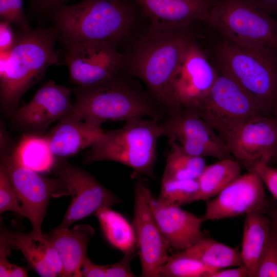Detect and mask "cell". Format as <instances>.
Segmentation results:
<instances>
[{
    "label": "cell",
    "instance_id": "obj_17",
    "mask_svg": "<svg viewBox=\"0 0 277 277\" xmlns=\"http://www.w3.org/2000/svg\"><path fill=\"white\" fill-rule=\"evenodd\" d=\"M233 157L247 171L268 164L277 146V118L257 117L237 128L225 142Z\"/></svg>",
    "mask_w": 277,
    "mask_h": 277
},
{
    "label": "cell",
    "instance_id": "obj_12",
    "mask_svg": "<svg viewBox=\"0 0 277 277\" xmlns=\"http://www.w3.org/2000/svg\"><path fill=\"white\" fill-rule=\"evenodd\" d=\"M163 136L184 152L219 160L233 158L225 142L195 110L179 109L160 122Z\"/></svg>",
    "mask_w": 277,
    "mask_h": 277
},
{
    "label": "cell",
    "instance_id": "obj_32",
    "mask_svg": "<svg viewBox=\"0 0 277 277\" xmlns=\"http://www.w3.org/2000/svg\"><path fill=\"white\" fill-rule=\"evenodd\" d=\"M1 21L14 24L22 31L32 29L25 13L23 0H0Z\"/></svg>",
    "mask_w": 277,
    "mask_h": 277
},
{
    "label": "cell",
    "instance_id": "obj_21",
    "mask_svg": "<svg viewBox=\"0 0 277 277\" xmlns=\"http://www.w3.org/2000/svg\"><path fill=\"white\" fill-rule=\"evenodd\" d=\"M95 232L91 225L84 224L69 228H54L44 236L56 249L60 257L63 271L60 276L81 277V267L88 256L89 242Z\"/></svg>",
    "mask_w": 277,
    "mask_h": 277
},
{
    "label": "cell",
    "instance_id": "obj_1",
    "mask_svg": "<svg viewBox=\"0 0 277 277\" xmlns=\"http://www.w3.org/2000/svg\"><path fill=\"white\" fill-rule=\"evenodd\" d=\"M46 15L64 47L86 42L117 44L133 21L132 10L122 0H82L62 5Z\"/></svg>",
    "mask_w": 277,
    "mask_h": 277
},
{
    "label": "cell",
    "instance_id": "obj_35",
    "mask_svg": "<svg viewBox=\"0 0 277 277\" xmlns=\"http://www.w3.org/2000/svg\"><path fill=\"white\" fill-rule=\"evenodd\" d=\"M253 171L259 175L264 186L277 201V168L267 164H259Z\"/></svg>",
    "mask_w": 277,
    "mask_h": 277
},
{
    "label": "cell",
    "instance_id": "obj_40",
    "mask_svg": "<svg viewBox=\"0 0 277 277\" xmlns=\"http://www.w3.org/2000/svg\"><path fill=\"white\" fill-rule=\"evenodd\" d=\"M9 248L4 238L0 235V276L8 277L9 270L12 264L7 255Z\"/></svg>",
    "mask_w": 277,
    "mask_h": 277
},
{
    "label": "cell",
    "instance_id": "obj_9",
    "mask_svg": "<svg viewBox=\"0 0 277 277\" xmlns=\"http://www.w3.org/2000/svg\"><path fill=\"white\" fill-rule=\"evenodd\" d=\"M0 167L7 174L26 214L31 232L42 236V225L52 197L69 195L62 180L47 178L18 164L12 155L1 154Z\"/></svg>",
    "mask_w": 277,
    "mask_h": 277
},
{
    "label": "cell",
    "instance_id": "obj_28",
    "mask_svg": "<svg viewBox=\"0 0 277 277\" xmlns=\"http://www.w3.org/2000/svg\"><path fill=\"white\" fill-rule=\"evenodd\" d=\"M168 144L162 180H197L207 166L204 157L184 152L173 142Z\"/></svg>",
    "mask_w": 277,
    "mask_h": 277
},
{
    "label": "cell",
    "instance_id": "obj_18",
    "mask_svg": "<svg viewBox=\"0 0 277 277\" xmlns=\"http://www.w3.org/2000/svg\"><path fill=\"white\" fill-rule=\"evenodd\" d=\"M147 194L156 223L170 248L177 252L184 251L206 237L202 230L205 222L202 216L162 202L149 188Z\"/></svg>",
    "mask_w": 277,
    "mask_h": 277
},
{
    "label": "cell",
    "instance_id": "obj_39",
    "mask_svg": "<svg viewBox=\"0 0 277 277\" xmlns=\"http://www.w3.org/2000/svg\"><path fill=\"white\" fill-rule=\"evenodd\" d=\"M208 277H249V275L247 268L242 265L215 271Z\"/></svg>",
    "mask_w": 277,
    "mask_h": 277
},
{
    "label": "cell",
    "instance_id": "obj_30",
    "mask_svg": "<svg viewBox=\"0 0 277 277\" xmlns=\"http://www.w3.org/2000/svg\"><path fill=\"white\" fill-rule=\"evenodd\" d=\"M198 190L197 180H162L158 199L165 203L181 206L196 202Z\"/></svg>",
    "mask_w": 277,
    "mask_h": 277
},
{
    "label": "cell",
    "instance_id": "obj_42",
    "mask_svg": "<svg viewBox=\"0 0 277 277\" xmlns=\"http://www.w3.org/2000/svg\"><path fill=\"white\" fill-rule=\"evenodd\" d=\"M265 212L270 220L271 230L277 234V205L268 204Z\"/></svg>",
    "mask_w": 277,
    "mask_h": 277
},
{
    "label": "cell",
    "instance_id": "obj_13",
    "mask_svg": "<svg viewBox=\"0 0 277 277\" xmlns=\"http://www.w3.org/2000/svg\"><path fill=\"white\" fill-rule=\"evenodd\" d=\"M134 202L132 222L136 249L141 264V276L160 277L162 266L170 255V245L162 234L148 199V187L141 174H135Z\"/></svg>",
    "mask_w": 277,
    "mask_h": 277
},
{
    "label": "cell",
    "instance_id": "obj_2",
    "mask_svg": "<svg viewBox=\"0 0 277 277\" xmlns=\"http://www.w3.org/2000/svg\"><path fill=\"white\" fill-rule=\"evenodd\" d=\"M53 28H37L17 36L8 60L1 61L0 107L9 115L23 95L38 83L48 68L58 63Z\"/></svg>",
    "mask_w": 277,
    "mask_h": 277
},
{
    "label": "cell",
    "instance_id": "obj_41",
    "mask_svg": "<svg viewBox=\"0 0 277 277\" xmlns=\"http://www.w3.org/2000/svg\"><path fill=\"white\" fill-rule=\"evenodd\" d=\"M246 1L273 17L277 15V0Z\"/></svg>",
    "mask_w": 277,
    "mask_h": 277
},
{
    "label": "cell",
    "instance_id": "obj_22",
    "mask_svg": "<svg viewBox=\"0 0 277 277\" xmlns=\"http://www.w3.org/2000/svg\"><path fill=\"white\" fill-rule=\"evenodd\" d=\"M104 132L101 127L92 126L70 114L61 120L45 136L54 156L66 157L91 147Z\"/></svg>",
    "mask_w": 277,
    "mask_h": 277
},
{
    "label": "cell",
    "instance_id": "obj_25",
    "mask_svg": "<svg viewBox=\"0 0 277 277\" xmlns=\"http://www.w3.org/2000/svg\"><path fill=\"white\" fill-rule=\"evenodd\" d=\"M241 165L233 158H227L206 166L197 178V201H207L217 195L241 175Z\"/></svg>",
    "mask_w": 277,
    "mask_h": 277
},
{
    "label": "cell",
    "instance_id": "obj_11",
    "mask_svg": "<svg viewBox=\"0 0 277 277\" xmlns=\"http://www.w3.org/2000/svg\"><path fill=\"white\" fill-rule=\"evenodd\" d=\"M55 175L63 182L72 200L61 223L55 228H69L75 222L103 207H111L122 200L85 170L65 161L56 162Z\"/></svg>",
    "mask_w": 277,
    "mask_h": 277
},
{
    "label": "cell",
    "instance_id": "obj_4",
    "mask_svg": "<svg viewBox=\"0 0 277 277\" xmlns=\"http://www.w3.org/2000/svg\"><path fill=\"white\" fill-rule=\"evenodd\" d=\"M218 70L252 98L263 117L277 118V52L239 46L219 38L213 49Z\"/></svg>",
    "mask_w": 277,
    "mask_h": 277
},
{
    "label": "cell",
    "instance_id": "obj_10",
    "mask_svg": "<svg viewBox=\"0 0 277 277\" xmlns=\"http://www.w3.org/2000/svg\"><path fill=\"white\" fill-rule=\"evenodd\" d=\"M195 39L186 46L172 81L170 96L173 112L196 110L219 74L214 63Z\"/></svg>",
    "mask_w": 277,
    "mask_h": 277
},
{
    "label": "cell",
    "instance_id": "obj_36",
    "mask_svg": "<svg viewBox=\"0 0 277 277\" xmlns=\"http://www.w3.org/2000/svg\"><path fill=\"white\" fill-rule=\"evenodd\" d=\"M11 24L3 21L0 23V53L10 52L14 46L15 36Z\"/></svg>",
    "mask_w": 277,
    "mask_h": 277
},
{
    "label": "cell",
    "instance_id": "obj_44",
    "mask_svg": "<svg viewBox=\"0 0 277 277\" xmlns=\"http://www.w3.org/2000/svg\"><path fill=\"white\" fill-rule=\"evenodd\" d=\"M267 164L277 168V146Z\"/></svg>",
    "mask_w": 277,
    "mask_h": 277
},
{
    "label": "cell",
    "instance_id": "obj_29",
    "mask_svg": "<svg viewBox=\"0 0 277 277\" xmlns=\"http://www.w3.org/2000/svg\"><path fill=\"white\" fill-rule=\"evenodd\" d=\"M214 270L183 251L170 255L162 266L160 277H208Z\"/></svg>",
    "mask_w": 277,
    "mask_h": 277
},
{
    "label": "cell",
    "instance_id": "obj_5",
    "mask_svg": "<svg viewBox=\"0 0 277 277\" xmlns=\"http://www.w3.org/2000/svg\"><path fill=\"white\" fill-rule=\"evenodd\" d=\"M194 38L188 28L149 32L138 41L130 58V71L144 82L167 115L174 111L172 81L186 46Z\"/></svg>",
    "mask_w": 277,
    "mask_h": 277
},
{
    "label": "cell",
    "instance_id": "obj_24",
    "mask_svg": "<svg viewBox=\"0 0 277 277\" xmlns=\"http://www.w3.org/2000/svg\"><path fill=\"white\" fill-rule=\"evenodd\" d=\"M21 165L37 173L54 168L55 156L45 135L24 133L12 154Z\"/></svg>",
    "mask_w": 277,
    "mask_h": 277
},
{
    "label": "cell",
    "instance_id": "obj_3",
    "mask_svg": "<svg viewBox=\"0 0 277 277\" xmlns=\"http://www.w3.org/2000/svg\"><path fill=\"white\" fill-rule=\"evenodd\" d=\"M73 116L94 127L107 121L146 117L162 121L167 113L154 100L127 83L121 73L104 82L74 86Z\"/></svg>",
    "mask_w": 277,
    "mask_h": 277
},
{
    "label": "cell",
    "instance_id": "obj_31",
    "mask_svg": "<svg viewBox=\"0 0 277 277\" xmlns=\"http://www.w3.org/2000/svg\"><path fill=\"white\" fill-rule=\"evenodd\" d=\"M11 211L25 217L18 195L7 174L0 167V213Z\"/></svg>",
    "mask_w": 277,
    "mask_h": 277
},
{
    "label": "cell",
    "instance_id": "obj_33",
    "mask_svg": "<svg viewBox=\"0 0 277 277\" xmlns=\"http://www.w3.org/2000/svg\"><path fill=\"white\" fill-rule=\"evenodd\" d=\"M255 277H277V234L271 229Z\"/></svg>",
    "mask_w": 277,
    "mask_h": 277
},
{
    "label": "cell",
    "instance_id": "obj_34",
    "mask_svg": "<svg viewBox=\"0 0 277 277\" xmlns=\"http://www.w3.org/2000/svg\"><path fill=\"white\" fill-rule=\"evenodd\" d=\"M122 259L118 262L107 265L106 277L136 276L131 268V262L137 254V251L123 253Z\"/></svg>",
    "mask_w": 277,
    "mask_h": 277
},
{
    "label": "cell",
    "instance_id": "obj_16",
    "mask_svg": "<svg viewBox=\"0 0 277 277\" xmlns=\"http://www.w3.org/2000/svg\"><path fill=\"white\" fill-rule=\"evenodd\" d=\"M204 221L232 218L256 211L268 206L264 185L254 171H247L232 182L215 197L206 201Z\"/></svg>",
    "mask_w": 277,
    "mask_h": 277
},
{
    "label": "cell",
    "instance_id": "obj_19",
    "mask_svg": "<svg viewBox=\"0 0 277 277\" xmlns=\"http://www.w3.org/2000/svg\"><path fill=\"white\" fill-rule=\"evenodd\" d=\"M151 21L150 32L182 30L194 22H205L212 0H133Z\"/></svg>",
    "mask_w": 277,
    "mask_h": 277
},
{
    "label": "cell",
    "instance_id": "obj_20",
    "mask_svg": "<svg viewBox=\"0 0 277 277\" xmlns=\"http://www.w3.org/2000/svg\"><path fill=\"white\" fill-rule=\"evenodd\" d=\"M1 235L9 247L19 250L30 266L41 276L54 277L62 273L63 266L59 254L44 235L31 231L25 233L1 228Z\"/></svg>",
    "mask_w": 277,
    "mask_h": 277
},
{
    "label": "cell",
    "instance_id": "obj_6",
    "mask_svg": "<svg viewBox=\"0 0 277 277\" xmlns=\"http://www.w3.org/2000/svg\"><path fill=\"white\" fill-rule=\"evenodd\" d=\"M160 121L135 117L117 129L104 132L87 151L84 162L113 161L132 169L135 174L155 179L157 143L163 136Z\"/></svg>",
    "mask_w": 277,
    "mask_h": 277
},
{
    "label": "cell",
    "instance_id": "obj_38",
    "mask_svg": "<svg viewBox=\"0 0 277 277\" xmlns=\"http://www.w3.org/2000/svg\"><path fill=\"white\" fill-rule=\"evenodd\" d=\"M69 1L71 0H29V3L30 7L34 11L46 15Z\"/></svg>",
    "mask_w": 277,
    "mask_h": 277
},
{
    "label": "cell",
    "instance_id": "obj_14",
    "mask_svg": "<svg viewBox=\"0 0 277 277\" xmlns=\"http://www.w3.org/2000/svg\"><path fill=\"white\" fill-rule=\"evenodd\" d=\"M64 47L65 63L74 86H89L107 81L121 73L125 63L114 43L86 42Z\"/></svg>",
    "mask_w": 277,
    "mask_h": 277
},
{
    "label": "cell",
    "instance_id": "obj_15",
    "mask_svg": "<svg viewBox=\"0 0 277 277\" xmlns=\"http://www.w3.org/2000/svg\"><path fill=\"white\" fill-rule=\"evenodd\" d=\"M69 88L50 80L35 93L31 101L9 116L12 127L19 131L45 135L54 122L70 115L73 108Z\"/></svg>",
    "mask_w": 277,
    "mask_h": 277
},
{
    "label": "cell",
    "instance_id": "obj_26",
    "mask_svg": "<svg viewBox=\"0 0 277 277\" xmlns=\"http://www.w3.org/2000/svg\"><path fill=\"white\" fill-rule=\"evenodd\" d=\"M182 251L214 271L244 265L241 252L236 248L206 236Z\"/></svg>",
    "mask_w": 277,
    "mask_h": 277
},
{
    "label": "cell",
    "instance_id": "obj_8",
    "mask_svg": "<svg viewBox=\"0 0 277 277\" xmlns=\"http://www.w3.org/2000/svg\"><path fill=\"white\" fill-rule=\"evenodd\" d=\"M218 70L212 88L195 110L225 142L241 125L262 116L250 95Z\"/></svg>",
    "mask_w": 277,
    "mask_h": 277
},
{
    "label": "cell",
    "instance_id": "obj_43",
    "mask_svg": "<svg viewBox=\"0 0 277 277\" xmlns=\"http://www.w3.org/2000/svg\"><path fill=\"white\" fill-rule=\"evenodd\" d=\"M28 276L26 269L12 264L9 270L8 277Z\"/></svg>",
    "mask_w": 277,
    "mask_h": 277
},
{
    "label": "cell",
    "instance_id": "obj_23",
    "mask_svg": "<svg viewBox=\"0 0 277 277\" xmlns=\"http://www.w3.org/2000/svg\"><path fill=\"white\" fill-rule=\"evenodd\" d=\"M270 231V221L265 212L256 211L246 215L240 252L249 277H255Z\"/></svg>",
    "mask_w": 277,
    "mask_h": 277
},
{
    "label": "cell",
    "instance_id": "obj_37",
    "mask_svg": "<svg viewBox=\"0 0 277 277\" xmlns=\"http://www.w3.org/2000/svg\"><path fill=\"white\" fill-rule=\"evenodd\" d=\"M107 265H98L93 263L87 256L81 267L82 276L106 277Z\"/></svg>",
    "mask_w": 277,
    "mask_h": 277
},
{
    "label": "cell",
    "instance_id": "obj_7",
    "mask_svg": "<svg viewBox=\"0 0 277 277\" xmlns=\"http://www.w3.org/2000/svg\"><path fill=\"white\" fill-rule=\"evenodd\" d=\"M205 23L219 38L277 52V19L246 0H212Z\"/></svg>",
    "mask_w": 277,
    "mask_h": 277
},
{
    "label": "cell",
    "instance_id": "obj_27",
    "mask_svg": "<svg viewBox=\"0 0 277 277\" xmlns=\"http://www.w3.org/2000/svg\"><path fill=\"white\" fill-rule=\"evenodd\" d=\"M107 241L123 253L136 250L135 233L132 223L122 214L103 207L95 214Z\"/></svg>",
    "mask_w": 277,
    "mask_h": 277
}]
</instances>
